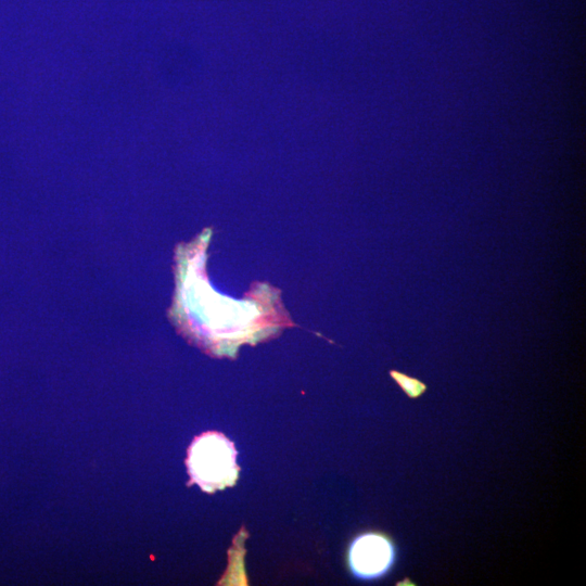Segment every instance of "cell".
<instances>
[{
    "instance_id": "obj_3",
    "label": "cell",
    "mask_w": 586,
    "mask_h": 586,
    "mask_svg": "<svg viewBox=\"0 0 586 586\" xmlns=\"http://www.w3.org/2000/svg\"><path fill=\"white\" fill-rule=\"evenodd\" d=\"M390 375L410 399L421 397L428 390V385L424 382L403 372L392 370L390 371Z\"/></svg>"
},
{
    "instance_id": "obj_2",
    "label": "cell",
    "mask_w": 586,
    "mask_h": 586,
    "mask_svg": "<svg viewBox=\"0 0 586 586\" xmlns=\"http://www.w3.org/2000/svg\"><path fill=\"white\" fill-rule=\"evenodd\" d=\"M394 556L390 539L381 534L366 533L356 537L351 544L348 562L355 576L373 579L390 570Z\"/></svg>"
},
{
    "instance_id": "obj_1",
    "label": "cell",
    "mask_w": 586,
    "mask_h": 586,
    "mask_svg": "<svg viewBox=\"0 0 586 586\" xmlns=\"http://www.w3.org/2000/svg\"><path fill=\"white\" fill-rule=\"evenodd\" d=\"M233 444L219 433H205L194 440L188 456L192 480L206 492L234 483L238 475Z\"/></svg>"
}]
</instances>
